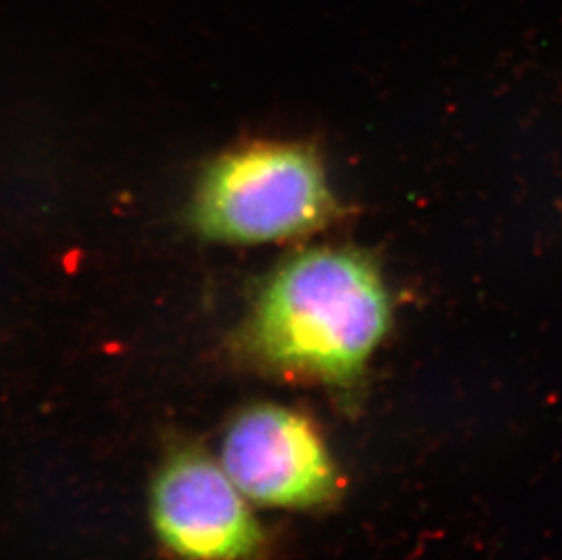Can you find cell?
I'll list each match as a JSON object with an SVG mask.
<instances>
[{
    "mask_svg": "<svg viewBox=\"0 0 562 560\" xmlns=\"http://www.w3.org/2000/svg\"><path fill=\"white\" fill-rule=\"evenodd\" d=\"M390 324L392 302L372 260L351 249H312L268 280L245 344L270 370L350 392Z\"/></svg>",
    "mask_w": 562,
    "mask_h": 560,
    "instance_id": "1",
    "label": "cell"
},
{
    "mask_svg": "<svg viewBox=\"0 0 562 560\" xmlns=\"http://www.w3.org/2000/svg\"><path fill=\"white\" fill-rule=\"evenodd\" d=\"M323 166L293 144H255L224 155L202 179L193 221L224 243H273L315 232L334 219Z\"/></svg>",
    "mask_w": 562,
    "mask_h": 560,
    "instance_id": "2",
    "label": "cell"
},
{
    "mask_svg": "<svg viewBox=\"0 0 562 560\" xmlns=\"http://www.w3.org/2000/svg\"><path fill=\"white\" fill-rule=\"evenodd\" d=\"M224 471L251 503L312 509L339 495V471L317 426L279 404H255L224 432Z\"/></svg>",
    "mask_w": 562,
    "mask_h": 560,
    "instance_id": "3",
    "label": "cell"
},
{
    "mask_svg": "<svg viewBox=\"0 0 562 560\" xmlns=\"http://www.w3.org/2000/svg\"><path fill=\"white\" fill-rule=\"evenodd\" d=\"M160 542L182 560H254L265 534L218 460L195 446L166 457L149 495Z\"/></svg>",
    "mask_w": 562,
    "mask_h": 560,
    "instance_id": "4",
    "label": "cell"
}]
</instances>
